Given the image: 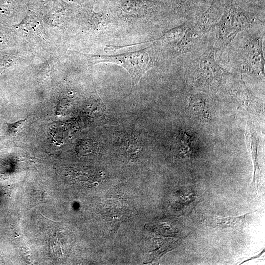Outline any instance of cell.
I'll return each mask as SVG.
<instances>
[{
    "instance_id": "277c9868",
    "label": "cell",
    "mask_w": 265,
    "mask_h": 265,
    "mask_svg": "<svg viewBox=\"0 0 265 265\" xmlns=\"http://www.w3.org/2000/svg\"><path fill=\"white\" fill-rule=\"evenodd\" d=\"M159 51H155L151 45L141 50L117 55H102L95 56L97 62H109L123 67L129 73L132 89L136 85L142 76L154 66L159 58Z\"/></svg>"
},
{
    "instance_id": "30bf717a",
    "label": "cell",
    "mask_w": 265,
    "mask_h": 265,
    "mask_svg": "<svg viewBox=\"0 0 265 265\" xmlns=\"http://www.w3.org/2000/svg\"><path fill=\"white\" fill-rule=\"evenodd\" d=\"M148 42H149V41L140 42V43H135V44L122 45V46H120V45H106L104 47V52H106V53L111 54V53H115L118 50H120V49H121L122 48H125V47L132 46H134L135 45H138V44H142V43H147Z\"/></svg>"
},
{
    "instance_id": "ba28073f",
    "label": "cell",
    "mask_w": 265,
    "mask_h": 265,
    "mask_svg": "<svg viewBox=\"0 0 265 265\" xmlns=\"http://www.w3.org/2000/svg\"><path fill=\"white\" fill-rule=\"evenodd\" d=\"M194 21H185L180 25L165 31L159 40L171 47L174 45L183 36L186 30Z\"/></svg>"
},
{
    "instance_id": "5b68a950",
    "label": "cell",
    "mask_w": 265,
    "mask_h": 265,
    "mask_svg": "<svg viewBox=\"0 0 265 265\" xmlns=\"http://www.w3.org/2000/svg\"><path fill=\"white\" fill-rule=\"evenodd\" d=\"M221 88H224L247 111L255 114L260 112L262 109L260 103L250 92L242 77L232 73Z\"/></svg>"
},
{
    "instance_id": "9c48e42d",
    "label": "cell",
    "mask_w": 265,
    "mask_h": 265,
    "mask_svg": "<svg viewBox=\"0 0 265 265\" xmlns=\"http://www.w3.org/2000/svg\"><path fill=\"white\" fill-rule=\"evenodd\" d=\"M26 119L19 120L12 123H7V133L9 135H14L22 129Z\"/></svg>"
},
{
    "instance_id": "8992f818",
    "label": "cell",
    "mask_w": 265,
    "mask_h": 265,
    "mask_svg": "<svg viewBox=\"0 0 265 265\" xmlns=\"http://www.w3.org/2000/svg\"><path fill=\"white\" fill-rule=\"evenodd\" d=\"M256 210L237 217H222L208 215L205 218V223L210 227L222 230L227 228L242 231L246 225V216Z\"/></svg>"
},
{
    "instance_id": "3957f363",
    "label": "cell",
    "mask_w": 265,
    "mask_h": 265,
    "mask_svg": "<svg viewBox=\"0 0 265 265\" xmlns=\"http://www.w3.org/2000/svg\"><path fill=\"white\" fill-rule=\"evenodd\" d=\"M264 24V21L256 16L231 5L212 27L214 48L220 53V57L226 47L239 33Z\"/></svg>"
},
{
    "instance_id": "7a4b0ae2",
    "label": "cell",
    "mask_w": 265,
    "mask_h": 265,
    "mask_svg": "<svg viewBox=\"0 0 265 265\" xmlns=\"http://www.w3.org/2000/svg\"><path fill=\"white\" fill-rule=\"evenodd\" d=\"M217 53L213 43L191 53L185 63V79L187 87L193 90L215 93L223 86L231 73L215 60Z\"/></svg>"
},
{
    "instance_id": "8fae6325",
    "label": "cell",
    "mask_w": 265,
    "mask_h": 265,
    "mask_svg": "<svg viewBox=\"0 0 265 265\" xmlns=\"http://www.w3.org/2000/svg\"><path fill=\"white\" fill-rule=\"evenodd\" d=\"M265 252V248H263V249L258 254H256L254 256H253L246 260H245L244 261H243L242 262H241V263L239 264V265H241V264H242L247 261H249L250 260H253V259H255L256 258H259Z\"/></svg>"
},
{
    "instance_id": "6da1fadb",
    "label": "cell",
    "mask_w": 265,
    "mask_h": 265,
    "mask_svg": "<svg viewBox=\"0 0 265 265\" xmlns=\"http://www.w3.org/2000/svg\"><path fill=\"white\" fill-rule=\"evenodd\" d=\"M264 29L265 25L241 32L224 50L227 53V62L234 70L263 80Z\"/></svg>"
},
{
    "instance_id": "52a82bcc",
    "label": "cell",
    "mask_w": 265,
    "mask_h": 265,
    "mask_svg": "<svg viewBox=\"0 0 265 265\" xmlns=\"http://www.w3.org/2000/svg\"><path fill=\"white\" fill-rule=\"evenodd\" d=\"M245 132L247 145L251 154L254 166V173L252 184L258 189L261 170L258 164V138L254 127L251 123L247 124Z\"/></svg>"
}]
</instances>
